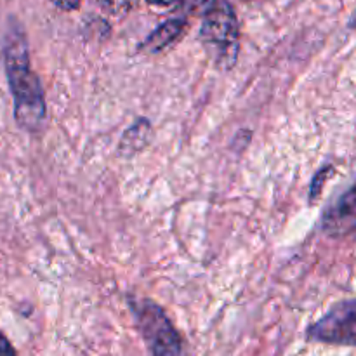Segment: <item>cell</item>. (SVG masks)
<instances>
[{"label":"cell","mask_w":356,"mask_h":356,"mask_svg":"<svg viewBox=\"0 0 356 356\" xmlns=\"http://www.w3.org/2000/svg\"><path fill=\"white\" fill-rule=\"evenodd\" d=\"M6 66L14 94L17 124L31 132L38 131L45 118L44 92L37 75L30 68L26 40L21 31H13L7 37Z\"/></svg>","instance_id":"1"},{"label":"cell","mask_w":356,"mask_h":356,"mask_svg":"<svg viewBox=\"0 0 356 356\" xmlns=\"http://www.w3.org/2000/svg\"><path fill=\"white\" fill-rule=\"evenodd\" d=\"M200 40L209 58L219 68H232L238 54V21L228 2H218L202 23Z\"/></svg>","instance_id":"2"},{"label":"cell","mask_w":356,"mask_h":356,"mask_svg":"<svg viewBox=\"0 0 356 356\" xmlns=\"http://www.w3.org/2000/svg\"><path fill=\"white\" fill-rule=\"evenodd\" d=\"M132 309L153 356H181L179 334L156 302L139 299L132 302Z\"/></svg>","instance_id":"3"},{"label":"cell","mask_w":356,"mask_h":356,"mask_svg":"<svg viewBox=\"0 0 356 356\" xmlns=\"http://www.w3.org/2000/svg\"><path fill=\"white\" fill-rule=\"evenodd\" d=\"M308 336L320 343L356 346V299L334 306L309 329Z\"/></svg>","instance_id":"4"},{"label":"cell","mask_w":356,"mask_h":356,"mask_svg":"<svg viewBox=\"0 0 356 356\" xmlns=\"http://www.w3.org/2000/svg\"><path fill=\"white\" fill-rule=\"evenodd\" d=\"M322 228L336 238L356 233V183L329 205L322 218Z\"/></svg>","instance_id":"5"},{"label":"cell","mask_w":356,"mask_h":356,"mask_svg":"<svg viewBox=\"0 0 356 356\" xmlns=\"http://www.w3.org/2000/svg\"><path fill=\"white\" fill-rule=\"evenodd\" d=\"M184 28H186V21L183 17H174V19L165 21L160 24L141 45V51L146 52H160L163 49L169 47L170 44L177 40L183 35Z\"/></svg>","instance_id":"6"},{"label":"cell","mask_w":356,"mask_h":356,"mask_svg":"<svg viewBox=\"0 0 356 356\" xmlns=\"http://www.w3.org/2000/svg\"><path fill=\"white\" fill-rule=\"evenodd\" d=\"M149 132V124L146 120L136 122V125H132L127 132L122 138V146L120 152L124 155H134L136 152L143 148L146 145V138H148Z\"/></svg>","instance_id":"7"},{"label":"cell","mask_w":356,"mask_h":356,"mask_svg":"<svg viewBox=\"0 0 356 356\" xmlns=\"http://www.w3.org/2000/svg\"><path fill=\"white\" fill-rule=\"evenodd\" d=\"M216 3L218 0H184V7L191 14H207Z\"/></svg>","instance_id":"8"},{"label":"cell","mask_w":356,"mask_h":356,"mask_svg":"<svg viewBox=\"0 0 356 356\" xmlns=\"http://www.w3.org/2000/svg\"><path fill=\"white\" fill-rule=\"evenodd\" d=\"M110 9H129V7L134 6L138 0H103Z\"/></svg>","instance_id":"9"},{"label":"cell","mask_w":356,"mask_h":356,"mask_svg":"<svg viewBox=\"0 0 356 356\" xmlns=\"http://www.w3.org/2000/svg\"><path fill=\"white\" fill-rule=\"evenodd\" d=\"M0 356H16V351L2 332H0Z\"/></svg>","instance_id":"10"},{"label":"cell","mask_w":356,"mask_h":356,"mask_svg":"<svg viewBox=\"0 0 356 356\" xmlns=\"http://www.w3.org/2000/svg\"><path fill=\"white\" fill-rule=\"evenodd\" d=\"M51 2L65 10H73L80 6V0H51Z\"/></svg>","instance_id":"11"},{"label":"cell","mask_w":356,"mask_h":356,"mask_svg":"<svg viewBox=\"0 0 356 356\" xmlns=\"http://www.w3.org/2000/svg\"><path fill=\"white\" fill-rule=\"evenodd\" d=\"M149 3H155V6H170V3L177 2V0H148Z\"/></svg>","instance_id":"12"}]
</instances>
